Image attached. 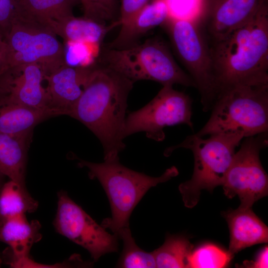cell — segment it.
I'll use <instances>...</instances> for the list:
<instances>
[{"instance_id": "obj_1", "label": "cell", "mask_w": 268, "mask_h": 268, "mask_svg": "<svg viewBox=\"0 0 268 268\" xmlns=\"http://www.w3.org/2000/svg\"><path fill=\"white\" fill-rule=\"evenodd\" d=\"M133 84L115 70L95 64L70 115L99 139L104 160L119 158L125 147L123 130L128 97Z\"/></svg>"}, {"instance_id": "obj_2", "label": "cell", "mask_w": 268, "mask_h": 268, "mask_svg": "<svg viewBox=\"0 0 268 268\" xmlns=\"http://www.w3.org/2000/svg\"><path fill=\"white\" fill-rule=\"evenodd\" d=\"M208 45L219 92L235 84H268V4Z\"/></svg>"}, {"instance_id": "obj_3", "label": "cell", "mask_w": 268, "mask_h": 268, "mask_svg": "<svg viewBox=\"0 0 268 268\" xmlns=\"http://www.w3.org/2000/svg\"><path fill=\"white\" fill-rule=\"evenodd\" d=\"M211 116L193 138L240 132L244 137L268 132V84H235L220 91Z\"/></svg>"}, {"instance_id": "obj_4", "label": "cell", "mask_w": 268, "mask_h": 268, "mask_svg": "<svg viewBox=\"0 0 268 268\" xmlns=\"http://www.w3.org/2000/svg\"><path fill=\"white\" fill-rule=\"evenodd\" d=\"M78 165L87 168L89 178L98 180L104 189L112 216L104 219L101 225L117 235L122 229L130 227L132 211L149 189L179 174L177 168L172 166L159 177H151L125 167L119 158L98 163L79 159Z\"/></svg>"}, {"instance_id": "obj_5", "label": "cell", "mask_w": 268, "mask_h": 268, "mask_svg": "<svg viewBox=\"0 0 268 268\" xmlns=\"http://www.w3.org/2000/svg\"><path fill=\"white\" fill-rule=\"evenodd\" d=\"M208 137L193 138L188 136L179 144L167 147L165 156L175 149H190L194 155V168L191 178L179 186L184 205L193 208L199 202L201 192H212L222 186L235 153L236 147L244 137L240 132L213 134Z\"/></svg>"}, {"instance_id": "obj_6", "label": "cell", "mask_w": 268, "mask_h": 268, "mask_svg": "<svg viewBox=\"0 0 268 268\" xmlns=\"http://www.w3.org/2000/svg\"><path fill=\"white\" fill-rule=\"evenodd\" d=\"M101 65L123 75L133 82L152 80L163 86L180 84L196 88L190 75L177 64L161 39L152 38L123 49L104 51Z\"/></svg>"}, {"instance_id": "obj_7", "label": "cell", "mask_w": 268, "mask_h": 268, "mask_svg": "<svg viewBox=\"0 0 268 268\" xmlns=\"http://www.w3.org/2000/svg\"><path fill=\"white\" fill-rule=\"evenodd\" d=\"M195 82L203 111L211 110L219 92L209 46L196 22L169 17L162 25Z\"/></svg>"}, {"instance_id": "obj_8", "label": "cell", "mask_w": 268, "mask_h": 268, "mask_svg": "<svg viewBox=\"0 0 268 268\" xmlns=\"http://www.w3.org/2000/svg\"><path fill=\"white\" fill-rule=\"evenodd\" d=\"M5 40L8 53L4 72L36 64L46 75L65 65L64 44L48 28L14 19Z\"/></svg>"}, {"instance_id": "obj_9", "label": "cell", "mask_w": 268, "mask_h": 268, "mask_svg": "<svg viewBox=\"0 0 268 268\" xmlns=\"http://www.w3.org/2000/svg\"><path fill=\"white\" fill-rule=\"evenodd\" d=\"M192 99L184 92L165 85L145 106L130 113L126 118L123 137L138 132L157 141L165 137L164 128L185 124L193 129Z\"/></svg>"}, {"instance_id": "obj_10", "label": "cell", "mask_w": 268, "mask_h": 268, "mask_svg": "<svg viewBox=\"0 0 268 268\" xmlns=\"http://www.w3.org/2000/svg\"><path fill=\"white\" fill-rule=\"evenodd\" d=\"M268 144V132L245 137L234 155L222 186L228 198L238 196L240 208H252L268 195V176L260 159L261 150Z\"/></svg>"}, {"instance_id": "obj_11", "label": "cell", "mask_w": 268, "mask_h": 268, "mask_svg": "<svg viewBox=\"0 0 268 268\" xmlns=\"http://www.w3.org/2000/svg\"><path fill=\"white\" fill-rule=\"evenodd\" d=\"M54 226L59 234L87 250L95 262L119 250L118 235L99 225L64 191L58 193Z\"/></svg>"}, {"instance_id": "obj_12", "label": "cell", "mask_w": 268, "mask_h": 268, "mask_svg": "<svg viewBox=\"0 0 268 268\" xmlns=\"http://www.w3.org/2000/svg\"><path fill=\"white\" fill-rule=\"evenodd\" d=\"M267 4L268 0H202L196 22L209 45L248 21Z\"/></svg>"}, {"instance_id": "obj_13", "label": "cell", "mask_w": 268, "mask_h": 268, "mask_svg": "<svg viewBox=\"0 0 268 268\" xmlns=\"http://www.w3.org/2000/svg\"><path fill=\"white\" fill-rule=\"evenodd\" d=\"M92 66L74 67L65 65L44 75L48 82L46 89L50 107L58 115L70 116L83 92Z\"/></svg>"}, {"instance_id": "obj_14", "label": "cell", "mask_w": 268, "mask_h": 268, "mask_svg": "<svg viewBox=\"0 0 268 268\" xmlns=\"http://www.w3.org/2000/svg\"><path fill=\"white\" fill-rule=\"evenodd\" d=\"M223 216L229 229L228 251L232 256L247 247L268 243V228L252 208L229 210Z\"/></svg>"}, {"instance_id": "obj_15", "label": "cell", "mask_w": 268, "mask_h": 268, "mask_svg": "<svg viewBox=\"0 0 268 268\" xmlns=\"http://www.w3.org/2000/svg\"><path fill=\"white\" fill-rule=\"evenodd\" d=\"M170 17L166 0H153L122 24L109 49H123L138 44V39L153 28L163 25Z\"/></svg>"}, {"instance_id": "obj_16", "label": "cell", "mask_w": 268, "mask_h": 268, "mask_svg": "<svg viewBox=\"0 0 268 268\" xmlns=\"http://www.w3.org/2000/svg\"><path fill=\"white\" fill-rule=\"evenodd\" d=\"M12 75L7 96L9 100L33 109L52 110L46 88L42 85L45 74L38 65L23 66L12 72Z\"/></svg>"}, {"instance_id": "obj_17", "label": "cell", "mask_w": 268, "mask_h": 268, "mask_svg": "<svg viewBox=\"0 0 268 268\" xmlns=\"http://www.w3.org/2000/svg\"><path fill=\"white\" fill-rule=\"evenodd\" d=\"M79 2L80 0H16L14 19L50 29L55 22L73 16V8Z\"/></svg>"}, {"instance_id": "obj_18", "label": "cell", "mask_w": 268, "mask_h": 268, "mask_svg": "<svg viewBox=\"0 0 268 268\" xmlns=\"http://www.w3.org/2000/svg\"><path fill=\"white\" fill-rule=\"evenodd\" d=\"M41 227L38 220L28 222L25 214L0 221V240L10 246L11 260L29 256L32 246L42 239Z\"/></svg>"}, {"instance_id": "obj_19", "label": "cell", "mask_w": 268, "mask_h": 268, "mask_svg": "<svg viewBox=\"0 0 268 268\" xmlns=\"http://www.w3.org/2000/svg\"><path fill=\"white\" fill-rule=\"evenodd\" d=\"M7 96L0 100L1 133L11 135L30 134L40 122L57 116L52 110L30 108L9 100Z\"/></svg>"}, {"instance_id": "obj_20", "label": "cell", "mask_w": 268, "mask_h": 268, "mask_svg": "<svg viewBox=\"0 0 268 268\" xmlns=\"http://www.w3.org/2000/svg\"><path fill=\"white\" fill-rule=\"evenodd\" d=\"M120 26L117 20L107 25L95 20L74 15L53 23L50 29L62 37L64 42H85L100 44L106 34Z\"/></svg>"}, {"instance_id": "obj_21", "label": "cell", "mask_w": 268, "mask_h": 268, "mask_svg": "<svg viewBox=\"0 0 268 268\" xmlns=\"http://www.w3.org/2000/svg\"><path fill=\"white\" fill-rule=\"evenodd\" d=\"M30 134L11 135L0 132V171L10 180L24 187Z\"/></svg>"}, {"instance_id": "obj_22", "label": "cell", "mask_w": 268, "mask_h": 268, "mask_svg": "<svg viewBox=\"0 0 268 268\" xmlns=\"http://www.w3.org/2000/svg\"><path fill=\"white\" fill-rule=\"evenodd\" d=\"M38 202L28 193L26 187L10 180L0 190V220L35 211Z\"/></svg>"}, {"instance_id": "obj_23", "label": "cell", "mask_w": 268, "mask_h": 268, "mask_svg": "<svg viewBox=\"0 0 268 268\" xmlns=\"http://www.w3.org/2000/svg\"><path fill=\"white\" fill-rule=\"evenodd\" d=\"M193 248L185 236L168 235L163 244L153 251L156 268H189Z\"/></svg>"}, {"instance_id": "obj_24", "label": "cell", "mask_w": 268, "mask_h": 268, "mask_svg": "<svg viewBox=\"0 0 268 268\" xmlns=\"http://www.w3.org/2000/svg\"><path fill=\"white\" fill-rule=\"evenodd\" d=\"M123 242V249L117 267L122 268H156L153 252H147L140 248L132 235L130 227L121 230L117 234Z\"/></svg>"}, {"instance_id": "obj_25", "label": "cell", "mask_w": 268, "mask_h": 268, "mask_svg": "<svg viewBox=\"0 0 268 268\" xmlns=\"http://www.w3.org/2000/svg\"><path fill=\"white\" fill-rule=\"evenodd\" d=\"M233 258L228 251L215 244L206 243L193 250L190 258L189 268H226Z\"/></svg>"}, {"instance_id": "obj_26", "label": "cell", "mask_w": 268, "mask_h": 268, "mask_svg": "<svg viewBox=\"0 0 268 268\" xmlns=\"http://www.w3.org/2000/svg\"><path fill=\"white\" fill-rule=\"evenodd\" d=\"M65 65L87 67L95 64L100 53V44L85 42H64Z\"/></svg>"}, {"instance_id": "obj_27", "label": "cell", "mask_w": 268, "mask_h": 268, "mask_svg": "<svg viewBox=\"0 0 268 268\" xmlns=\"http://www.w3.org/2000/svg\"><path fill=\"white\" fill-rule=\"evenodd\" d=\"M89 12L87 17L100 22L117 20L118 0H87Z\"/></svg>"}, {"instance_id": "obj_28", "label": "cell", "mask_w": 268, "mask_h": 268, "mask_svg": "<svg viewBox=\"0 0 268 268\" xmlns=\"http://www.w3.org/2000/svg\"><path fill=\"white\" fill-rule=\"evenodd\" d=\"M16 0H0V34L5 38L15 18Z\"/></svg>"}, {"instance_id": "obj_29", "label": "cell", "mask_w": 268, "mask_h": 268, "mask_svg": "<svg viewBox=\"0 0 268 268\" xmlns=\"http://www.w3.org/2000/svg\"><path fill=\"white\" fill-rule=\"evenodd\" d=\"M150 0H120V15L118 20L120 25L140 10Z\"/></svg>"}, {"instance_id": "obj_30", "label": "cell", "mask_w": 268, "mask_h": 268, "mask_svg": "<svg viewBox=\"0 0 268 268\" xmlns=\"http://www.w3.org/2000/svg\"><path fill=\"white\" fill-rule=\"evenodd\" d=\"M268 247H265L260 251L255 261L244 262V266L254 268H268Z\"/></svg>"}, {"instance_id": "obj_31", "label": "cell", "mask_w": 268, "mask_h": 268, "mask_svg": "<svg viewBox=\"0 0 268 268\" xmlns=\"http://www.w3.org/2000/svg\"><path fill=\"white\" fill-rule=\"evenodd\" d=\"M8 49L5 38L0 34V74L4 73L8 58Z\"/></svg>"}, {"instance_id": "obj_32", "label": "cell", "mask_w": 268, "mask_h": 268, "mask_svg": "<svg viewBox=\"0 0 268 268\" xmlns=\"http://www.w3.org/2000/svg\"><path fill=\"white\" fill-rule=\"evenodd\" d=\"M12 78V74L8 72L0 74V100L8 94Z\"/></svg>"}, {"instance_id": "obj_33", "label": "cell", "mask_w": 268, "mask_h": 268, "mask_svg": "<svg viewBox=\"0 0 268 268\" xmlns=\"http://www.w3.org/2000/svg\"><path fill=\"white\" fill-rule=\"evenodd\" d=\"M84 11V17H87L89 12V6L87 0H80Z\"/></svg>"}, {"instance_id": "obj_34", "label": "cell", "mask_w": 268, "mask_h": 268, "mask_svg": "<svg viewBox=\"0 0 268 268\" xmlns=\"http://www.w3.org/2000/svg\"><path fill=\"white\" fill-rule=\"evenodd\" d=\"M4 175H3L0 171V190L1 189V188L2 187V185H1V183H2V178H3V177L4 176Z\"/></svg>"}, {"instance_id": "obj_35", "label": "cell", "mask_w": 268, "mask_h": 268, "mask_svg": "<svg viewBox=\"0 0 268 268\" xmlns=\"http://www.w3.org/2000/svg\"><path fill=\"white\" fill-rule=\"evenodd\" d=\"M1 263V259L0 258V266Z\"/></svg>"}]
</instances>
